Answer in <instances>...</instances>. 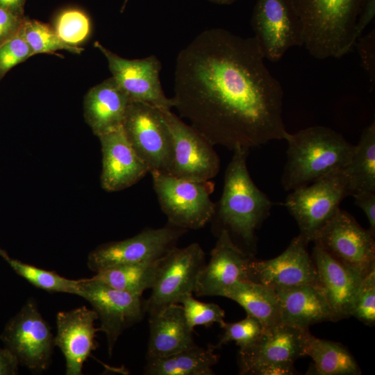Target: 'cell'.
I'll use <instances>...</instances> for the list:
<instances>
[{
    "instance_id": "6da1fadb",
    "label": "cell",
    "mask_w": 375,
    "mask_h": 375,
    "mask_svg": "<svg viewBox=\"0 0 375 375\" xmlns=\"http://www.w3.org/2000/svg\"><path fill=\"white\" fill-rule=\"evenodd\" d=\"M265 59L253 37L203 31L177 56L174 108L214 146L285 140L283 90Z\"/></svg>"
},
{
    "instance_id": "ac0fdd59",
    "label": "cell",
    "mask_w": 375,
    "mask_h": 375,
    "mask_svg": "<svg viewBox=\"0 0 375 375\" xmlns=\"http://www.w3.org/2000/svg\"><path fill=\"white\" fill-rule=\"evenodd\" d=\"M308 244L299 235L279 256L265 260H252L249 279L274 290L317 283V271Z\"/></svg>"
},
{
    "instance_id": "60d3db41",
    "label": "cell",
    "mask_w": 375,
    "mask_h": 375,
    "mask_svg": "<svg viewBox=\"0 0 375 375\" xmlns=\"http://www.w3.org/2000/svg\"><path fill=\"white\" fill-rule=\"evenodd\" d=\"M19 365L18 360L8 349L0 347V375L17 374Z\"/></svg>"
},
{
    "instance_id": "44dd1931",
    "label": "cell",
    "mask_w": 375,
    "mask_h": 375,
    "mask_svg": "<svg viewBox=\"0 0 375 375\" xmlns=\"http://www.w3.org/2000/svg\"><path fill=\"white\" fill-rule=\"evenodd\" d=\"M312 258L317 283L322 289L338 321L351 317L353 300L363 276L315 246Z\"/></svg>"
},
{
    "instance_id": "d4e9b609",
    "label": "cell",
    "mask_w": 375,
    "mask_h": 375,
    "mask_svg": "<svg viewBox=\"0 0 375 375\" xmlns=\"http://www.w3.org/2000/svg\"><path fill=\"white\" fill-rule=\"evenodd\" d=\"M222 297L237 302L264 328L280 323L277 294L269 286L250 279L242 281L226 290Z\"/></svg>"
},
{
    "instance_id": "30bf717a",
    "label": "cell",
    "mask_w": 375,
    "mask_h": 375,
    "mask_svg": "<svg viewBox=\"0 0 375 375\" xmlns=\"http://www.w3.org/2000/svg\"><path fill=\"white\" fill-rule=\"evenodd\" d=\"M374 235L340 208L312 242L330 256L365 276L375 267Z\"/></svg>"
},
{
    "instance_id": "cb8c5ba5",
    "label": "cell",
    "mask_w": 375,
    "mask_h": 375,
    "mask_svg": "<svg viewBox=\"0 0 375 375\" xmlns=\"http://www.w3.org/2000/svg\"><path fill=\"white\" fill-rule=\"evenodd\" d=\"M147 358L168 356L196 346L182 306L169 305L149 315Z\"/></svg>"
},
{
    "instance_id": "8fae6325",
    "label": "cell",
    "mask_w": 375,
    "mask_h": 375,
    "mask_svg": "<svg viewBox=\"0 0 375 375\" xmlns=\"http://www.w3.org/2000/svg\"><path fill=\"white\" fill-rule=\"evenodd\" d=\"M251 26L263 56L272 62L303 45V24L292 0H257Z\"/></svg>"
},
{
    "instance_id": "4dcf8cb0",
    "label": "cell",
    "mask_w": 375,
    "mask_h": 375,
    "mask_svg": "<svg viewBox=\"0 0 375 375\" xmlns=\"http://www.w3.org/2000/svg\"><path fill=\"white\" fill-rule=\"evenodd\" d=\"M23 29L25 40L31 49L32 56L53 53L58 50H66L80 54L83 51V48L65 44L58 36L54 28L43 22L25 18Z\"/></svg>"
},
{
    "instance_id": "3957f363",
    "label": "cell",
    "mask_w": 375,
    "mask_h": 375,
    "mask_svg": "<svg viewBox=\"0 0 375 375\" xmlns=\"http://www.w3.org/2000/svg\"><path fill=\"white\" fill-rule=\"evenodd\" d=\"M365 0H292L302 22L303 45L315 58H340L358 40L356 23Z\"/></svg>"
},
{
    "instance_id": "5b68a950",
    "label": "cell",
    "mask_w": 375,
    "mask_h": 375,
    "mask_svg": "<svg viewBox=\"0 0 375 375\" xmlns=\"http://www.w3.org/2000/svg\"><path fill=\"white\" fill-rule=\"evenodd\" d=\"M153 189L169 224L183 229H199L216 213L210 198L214 185L161 173L151 174Z\"/></svg>"
},
{
    "instance_id": "e575fe53",
    "label": "cell",
    "mask_w": 375,
    "mask_h": 375,
    "mask_svg": "<svg viewBox=\"0 0 375 375\" xmlns=\"http://www.w3.org/2000/svg\"><path fill=\"white\" fill-rule=\"evenodd\" d=\"M224 331L219 342L214 345L215 349L234 341L240 349L253 344L262 333L264 327L255 318L247 315L246 318L233 323H226Z\"/></svg>"
},
{
    "instance_id": "b9f144b4",
    "label": "cell",
    "mask_w": 375,
    "mask_h": 375,
    "mask_svg": "<svg viewBox=\"0 0 375 375\" xmlns=\"http://www.w3.org/2000/svg\"><path fill=\"white\" fill-rule=\"evenodd\" d=\"M296 373L294 365L276 364L260 368L254 375H290Z\"/></svg>"
},
{
    "instance_id": "ab89813d",
    "label": "cell",
    "mask_w": 375,
    "mask_h": 375,
    "mask_svg": "<svg viewBox=\"0 0 375 375\" xmlns=\"http://www.w3.org/2000/svg\"><path fill=\"white\" fill-rule=\"evenodd\" d=\"M375 15V0H365L359 13L356 23V33L358 38L365 28L373 20Z\"/></svg>"
},
{
    "instance_id": "f35d334b",
    "label": "cell",
    "mask_w": 375,
    "mask_h": 375,
    "mask_svg": "<svg viewBox=\"0 0 375 375\" xmlns=\"http://www.w3.org/2000/svg\"><path fill=\"white\" fill-rule=\"evenodd\" d=\"M352 196L355 204L363 210L369 221V230L375 235V192L361 191Z\"/></svg>"
},
{
    "instance_id": "d6986e66",
    "label": "cell",
    "mask_w": 375,
    "mask_h": 375,
    "mask_svg": "<svg viewBox=\"0 0 375 375\" xmlns=\"http://www.w3.org/2000/svg\"><path fill=\"white\" fill-rule=\"evenodd\" d=\"M97 319L95 311L85 306L57 313L53 341L65 356L67 375L82 374L84 362L97 348L95 338L99 329L94 326Z\"/></svg>"
},
{
    "instance_id": "8992f818",
    "label": "cell",
    "mask_w": 375,
    "mask_h": 375,
    "mask_svg": "<svg viewBox=\"0 0 375 375\" xmlns=\"http://www.w3.org/2000/svg\"><path fill=\"white\" fill-rule=\"evenodd\" d=\"M122 128L149 173L170 174L173 160L172 139L160 108L144 102L131 101Z\"/></svg>"
},
{
    "instance_id": "d6a6232c",
    "label": "cell",
    "mask_w": 375,
    "mask_h": 375,
    "mask_svg": "<svg viewBox=\"0 0 375 375\" xmlns=\"http://www.w3.org/2000/svg\"><path fill=\"white\" fill-rule=\"evenodd\" d=\"M179 303L182 305L186 322L190 328L199 325L210 326L217 323L223 328L224 311L216 303L201 302L192 296V294L183 297Z\"/></svg>"
},
{
    "instance_id": "9c48e42d",
    "label": "cell",
    "mask_w": 375,
    "mask_h": 375,
    "mask_svg": "<svg viewBox=\"0 0 375 375\" xmlns=\"http://www.w3.org/2000/svg\"><path fill=\"white\" fill-rule=\"evenodd\" d=\"M50 326L36 302L28 300L6 324L0 339L19 365L33 372L49 367L54 345Z\"/></svg>"
},
{
    "instance_id": "7a4b0ae2",
    "label": "cell",
    "mask_w": 375,
    "mask_h": 375,
    "mask_svg": "<svg viewBox=\"0 0 375 375\" xmlns=\"http://www.w3.org/2000/svg\"><path fill=\"white\" fill-rule=\"evenodd\" d=\"M287 162L282 175L285 190L306 186L331 173L343 170L355 146L338 132L322 126L288 133Z\"/></svg>"
},
{
    "instance_id": "ffe728a7",
    "label": "cell",
    "mask_w": 375,
    "mask_h": 375,
    "mask_svg": "<svg viewBox=\"0 0 375 375\" xmlns=\"http://www.w3.org/2000/svg\"><path fill=\"white\" fill-rule=\"evenodd\" d=\"M101 147V185L108 192L128 188L143 178L149 170L129 143L122 126L98 137Z\"/></svg>"
},
{
    "instance_id": "4316f807",
    "label": "cell",
    "mask_w": 375,
    "mask_h": 375,
    "mask_svg": "<svg viewBox=\"0 0 375 375\" xmlns=\"http://www.w3.org/2000/svg\"><path fill=\"white\" fill-rule=\"evenodd\" d=\"M305 356L313 361L307 374L358 375L361 370L356 360L342 344L310 335Z\"/></svg>"
},
{
    "instance_id": "8d00e7d4",
    "label": "cell",
    "mask_w": 375,
    "mask_h": 375,
    "mask_svg": "<svg viewBox=\"0 0 375 375\" xmlns=\"http://www.w3.org/2000/svg\"><path fill=\"white\" fill-rule=\"evenodd\" d=\"M375 31H370L364 37H360L355 44L358 47L362 65L368 72L371 81L375 79L374 61Z\"/></svg>"
},
{
    "instance_id": "83f0119b",
    "label": "cell",
    "mask_w": 375,
    "mask_h": 375,
    "mask_svg": "<svg viewBox=\"0 0 375 375\" xmlns=\"http://www.w3.org/2000/svg\"><path fill=\"white\" fill-rule=\"evenodd\" d=\"M350 195L375 192V123L365 128L351 158L344 169Z\"/></svg>"
},
{
    "instance_id": "ee69618b",
    "label": "cell",
    "mask_w": 375,
    "mask_h": 375,
    "mask_svg": "<svg viewBox=\"0 0 375 375\" xmlns=\"http://www.w3.org/2000/svg\"><path fill=\"white\" fill-rule=\"evenodd\" d=\"M212 2L219 3V4H230L233 3L236 0H210Z\"/></svg>"
},
{
    "instance_id": "277c9868",
    "label": "cell",
    "mask_w": 375,
    "mask_h": 375,
    "mask_svg": "<svg viewBox=\"0 0 375 375\" xmlns=\"http://www.w3.org/2000/svg\"><path fill=\"white\" fill-rule=\"evenodd\" d=\"M233 151L216 212L226 229L250 244L256 229L269 215L273 203L249 174L247 165L249 149L236 147Z\"/></svg>"
},
{
    "instance_id": "484cf974",
    "label": "cell",
    "mask_w": 375,
    "mask_h": 375,
    "mask_svg": "<svg viewBox=\"0 0 375 375\" xmlns=\"http://www.w3.org/2000/svg\"><path fill=\"white\" fill-rule=\"evenodd\" d=\"M214 345H196L168 356L147 358L144 374L147 375H212L218 362Z\"/></svg>"
},
{
    "instance_id": "4fadbf2b",
    "label": "cell",
    "mask_w": 375,
    "mask_h": 375,
    "mask_svg": "<svg viewBox=\"0 0 375 375\" xmlns=\"http://www.w3.org/2000/svg\"><path fill=\"white\" fill-rule=\"evenodd\" d=\"M78 285L79 297L91 304L100 320L99 329L106 334L111 356L121 334L142 319L141 297L117 290L93 277L78 280Z\"/></svg>"
},
{
    "instance_id": "7402d4cb",
    "label": "cell",
    "mask_w": 375,
    "mask_h": 375,
    "mask_svg": "<svg viewBox=\"0 0 375 375\" xmlns=\"http://www.w3.org/2000/svg\"><path fill=\"white\" fill-rule=\"evenodd\" d=\"M280 323L301 328L338 319L317 283H304L275 290Z\"/></svg>"
},
{
    "instance_id": "1f68e13d",
    "label": "cell",
    "mask_w": 375,
    "mask_h": 375,
    "mask_svg": "<svg viewBox=\"0 0 375 375\" xmlns=\"http://www.w3.org/2000/svg\"><path fill=\"white\" fill-rule=\"evenodd\" d=\"M54 30L65 44L77 46L90 35L91 23L89 17L78 9H67L59 14L55 21Z\"/></svg>"
},
{
    "instance_id": "7bdbcfd3",
    "label": "cell",
    "mask_w": 375,
    "mask_h": 375,
    "mask_svg": "<svg viewBox=\"0 0 375 375\" xmlns=\"http://www.w3.org/2000/svg\"><path fill=\"white\" fill-rule=\"evenodd\" d=\"M26 0H0V8L9 10L15 15L24 17V6Z\"/></svg>"
},
{
    "instance_id": "9a60e30c",
    "label": "cell",
    "mask_w": 375,
    "mask_h": 375,
    "mask_svg": "<svg viewBox=\"0 0 375 375\" xmlns=\"http://www.w3.org/2000/svg\"><path fill=\"white\" fill-rule=\"evenodd\" d=\"M94 46L106 58L112 77L131 101L144 102L162 110L174 108L173 99L167 98L162 90L160 81L161 63L156 56L128 60L112 52L98 41Z\"/></svg>"
},
{
    "instance_id": "52a82bcc",
    "label": "cell",
    "mask_w": 375,
    "mask_h": 375,
    "mask_svg": "<svg viewBox=\"0 0 375 375\" xmlns=\"http://www.w3.org/2000/svg\"><path fill=\"white\" fill-rule=\"evenodd\" d=\"M348 196L350 194L343 169L292 190L287 197L285 206L299 226V235L309 243L338 212L342 201Z\"/></svg>"
},
{
    "instance_id": "603a6c76",
    "label": "cell",
    "mask_w": 375,
    "mask_h": 375,
    "mask_svg": "<svg viewBox=\"0 0 375 375\" xmlns=\"http://www.w3.org/2000/svg\"><path fill=\"white\" fill-rule=\"evenodd\" d=\"M131 102L112 77L89 90L84 99L85 122L97 137L122 126Z\"/></svg>"
},
{
    "instance_id": "5bb4252c",
    "label": "cell",
    "mask_w": 375,
    "mask_h": 375,
    "mask_svg": "<svg viewBox=\"0 0 375 375\" xmlns=\"http://www.w3.org/2000/svg\"><path fill=\"white\" fill-rule=\"evenodd\" d=\"M186 229L172 224L158 228H147L120 241L98 246L88 256L87 264L94 272L115 265L157 260L174 247Z\"/></svg>"
},
{
    "instance_id": "7c38bea8",
    "label": "cell",
    "mask_w": 375,
    "mask_h": 375,
    "mask_svg": "<svg viewBox=\"0 0 375 375\" xmlns=\"http://www.w3.org/2000/svg\"><path fill=\"white\" fill-rule=\"evenodd\" d=\"M160 111L172 139L173 160L169 175L197 181H210L216 176L220 160L214 145L171 110Z\"/></svg>"
},
{
    "instance_id": "f6af8a7d",
    "label": "cell",
    "mask_w": 375,
    "mask_h": 375,
    "mask_svg": "<svg viewBox=\"0 0 375 375\" xmlns=\"http://www.w3.org/2000/svg\"><path fill=\"white\" fill-rule=\"evenodd\" d=\"M2 250H3V249H1L0 248V252H1Z\"/></svg>"
},
{
    "instance_id": "2e32d148",
    "label": "cell",
    "mask_w": 375,
    "mask_h": 375,
    "mask_svg": "<svg viewBox=\"0 0 375 375\" xmlns=\"http://www.w3.org/2000/svg\"><path fill=\"white\" fill-rule=\"evenodd\" d=\"M310 334L308 328L281 323L264 328L253 344L240 349V374H253L260 368L276 364L294 365L298 358L305 356Z\"/></svg>"
},
{
    "instance_id": "e0dca14e",
    "label": "cell",
    "mask_w": 375,
    "mask_h": 375,
    "mask_svg": "<svg viewBox=\"0 0 375 375\" xmlns=\"http://www.w3.org/2000/svg\"><path fill=\"white\" fill-rule=\"evenodd\" d=\"M251 258L233 240L230 232L223 228L212 249L209 262L197 278L195 294L199 297L221 296L238 282L249 279Z\"/></svg>"
},
{
    "instance_id": "ba28073f",
    "label": "cell",
    "mask_w": 375,
    "mask_h": 375,
    "mask_svg": "<svg viewBox=\"0 0 375 375\" xmlns=\"http://www.w3.org/2000/svg\"><path fill=\"white\" fill-rule=\"evenodd\" d=\"M204 265L205 253L198 243L169 249L160 258L151 295L143 305L144 312L153 314L193 294Z\"/></svg>"
},
{
    "instance_id": "f1b7e54d",
    "label": "cell",
    "mask_w": 375,
    "mask_h": 375,
    "mask_svg": "<svg viewBox=\"0 0 375 375\" xmlns=\"http://www.w3.org/2000/svg\"><path fill=\"white\" fill-rule=\"evenodd\" d=\"M160 258L115 265L97 272L92 277L117 290L141 297L153 285Z\"/></svg>"
},
{
    "instance_id": "d590c367",
    "label": "cell",
    "mask_w": 375,
    "mask_h": 375,
    "mask_svg": "<svg viewBox=\"0 0 375 375\" xmlns=\"http://www.w3.org/2000/svg\"><path fill=\"white\" fill-rule=\"evenodd\" d=\"M32 56L23 25L18 33L0 46V80L13 67Z\"/></svg>"
},
{
    "instance_id": "f546056e",
    "label": "cell",
    "mask_w": 375,
    "mask_h": 375,
    "mask_svg": "<svg viewBox=\"0 0 375 375\" xmlns=\"http://www.w3.org/2000/svg\"><path fill=\"white\" fill-rule=\"evenodd\" d=\"M0 256L14 272L35 287L50 292L69 293L80 296L78 280H71L55 272L45 270L10 258L3 250Z\"/></svg>"
},
{
    "instance_id": "74e56055",
    "label": "cell",
    "mask_w": 375,
    "mask_h": 375,
    "mask_svg": "<svg viewBox=\"0 0 375 375\" xmlns=\"http://www.w3.org/2000/svg\"><path fill=\"white\" fill-rule=\"evenodd\" d=\"M25 17L0 8V46L15 36L22 28Z\"/></svg>"
},
{
    "instance_id": "836d02e7",
    "label": "cell",
    "mask_w": 375,
    "mask_h": 375,
    "mask_svg": "<svg viewBox=\"0 0 375 375\" xmlns=\"http://www.w3.org/2000/svg\"><path fill=\"white\" fill-rule=\"evenodd\" d=\"M351 317L369 326L375 323V267L362 278L355 294Z\"/></svg>"
}]
</instances>
